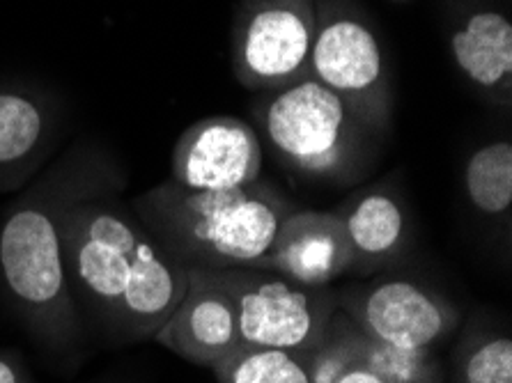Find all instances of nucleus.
I'll return each mask as SVG.
<instances>
[{"label":"nucleus","mask_w":512,"mask_h":383,"mask_svg":"<svg viewBox=\"0 0 512 383\" xmlns=\"http://www.w3.org/2000/svg\"><path fill=\"white\" fill-rule=\"evenodd\" d=\"M122 191H99L62 216V255L79 315L118 345L154 340L189 287V269L150 237Z\"/></svg>","instance_id":"f257e3e1"},{"label":"nucleus","mask_w":512,"mask_h":383,"mask_svg":"<svg viewBox=\"0 0 512 383\" xmlns=\"http://www.w3.org/2000/svg\"><path fill=\"white\" fill-rule=\"evenodd\" d=\"M127 186L111 159L72 152L23 189L0 225V273L7 296L30 335L53 354L69 356L83 345L62 255V216L83 198Z\"/></svg>","instance_id":"f03ea898"},{"label":"nucleus","mask_w":512,"mask_h":383,"mask_svg":"<svg viewBox=\"0 0 512 383\" xmlns=\"http://www.w3.org/2000/svg\"><path fill=\"white\" fill-rule=\"evenodd\" d=\"M150 237L186 269H253L294 209L274 186L193 191L161 182L131 200Z\"/></svg>","instance_id":"7ed1b4c3"},{"label":"nucleus","mask_w":512,"mask_h":383,"mask_svg":"<svg viewBox=\"0 0 512 383\" xmlns=\"http://www.w3.org/2000/svg\"><path fill=\"white\" fill-rule=\"evenodd\" d=\"M361 120L315 78L283 88L265 111V134L292 173L320 182H354L361 163Z\"/></svg>","instance_id":"20e7f679"},{"label":"nucleus","mask_w":512,"mask_h":383,"mask_svg":"<svg viewBox=\"0 0 512 383\" xmlns=\"http://www.w3.org/2000/svg\"><path fill=\"white\" fill-rule=\"evenodd\" d=\"M230 296L242 347L304 354L327 338L336 292L308 287L267 269H205Z\"/></svg>","instance_id":"39448f33"},{"label":"nucleus","mask_w":512,"mask_h":383,"mask_svg":"<svg viewBox=\"0 0 512 383\" xmlns=\"http://www.w3.org/2000/svg\"><path fill=\"white\" fill-rule=\"evenodd\" d=\"M315 42L306 0H251L237 33V74L248 88L301 83Z\"/></svg>","instance_id":"423d86ee"},{"label":"nucleus","mask_w":512,"mask_h":383,"mask_svg":"<svg viewBox=\"0 0 512 383\" xmlns=\"http://www.w3.org/2000/svg\"><path fill=\"white\" fill-rule=\"evenodd\" d=\"M336 299L363 333L402 349H430L460 322L451 301L411 280H379Z\"/></svg>","instance_id":"0eeeda50"},{"label":"nucleus","mask_w":512,"mask_h":383,"mask_svg":"<svg viewBox=\"0 0 512 383\" xmlns=\"http://www.w3.org/2000/svg\"><path fill=\"white\" fill-rule=\"evenodd\" d=\"M260 138L244 120L205 117L177 140L170 182L193 191H237L260 182Z\"/></svg>","instance_id":"6e6552de"},{"label":"nucleus","mask_w":512,"mask_h":383,"mask_svg":"<svg viewBox=\"0 0 512 383\" xmlns=\"http://www.w3.org/2000/svg\"><path fill=\"white\" fill-rule=\"evenodd\" d=\"M354 253L336 211L292 209L267 255L253 269H267L308 287H329L352 271Z\"/></svg>","instance_id":"1a4fd4ad"},{"label":"nucleus","mask_w":512,"mask_h":383,"mask_svg":"<svg viewBox=\"0 0 512 383\" xmlns=\"http://www.w3.org/2000/svg\"><path fill=\"white\" fill-rule=\"evenodd\" d=\"M154 340L184 361L209 370L242 347L230 296L205 269H189V287Z\"/></svg>","instance_id":"9d476101"},{"label":"nucleus","mask_w":512,"mask_h":383,"mask_svg":"<svg viewBox=\"0 0 512 383\" xmlns=\"http://www.w3.org/2000/svg\"><path fill=\"white\" fill-rule=\"evenodd\" d=\"M315 81L345 101L361 120L379 111L382 51L375 35L354 19H333L315 33L310 49Z\"/></svg>","instance_id":"9b49d317"},{"label":"nucleus","mask_w":512,"mask_h":383,"mask_svg":"<svg viewBox=\"0 0 512 383\" xmlns=\"http://www.w3.org/2000/svg\"><path fill=\"white\" fill-rule=\"evenodd\" d=\"M49 145V117L21 92L0 90V191L33 182Z\"/></svg>","instance_id":"f8f14e48"},{"label":"nucleus","mask_w":512,"mask_h":383,"mask_svg":"<svg viewBox=\"0 0 512 383\" xmlns=\"http://www.w3.org/2000/svg\"><path fill=\"white\" fill-rule=\"evenodd\" d=\"M336 214L343 218L352 246V269L370 271L389 264L405 244V211L389 193L366 191L347 200Z\"/></svg>","instance_id":"ddd939ff"},{"label":"nucleus","mask_w":512,"mask_h":383,"mask_svg":"<svg viewBox=\"0 0 512 383\" xmlns=\"http://www.w3.org/2000/svg\"><path fill=\"white\" fill-rule=\"evenodd\" d=\"M453 56L480 88H508L512 74V26L499 12H478L453 35Z\"/></svg>","instance_id":"4468645a"},{"label":"nucleus","mask_w":512,"mask_h":383,"mask_svg":"<svg viewBox=\"0 0 512 383\" xmlns=\"http://www.w3.org/2000/svg\"><path fill=\"white\" fill-rule=\"evenodd\" d=\"M338 328L354 358L391 383H439L437 363L430 349H402L370 338L347 315L338 310Z\"/></svg>","instance_id":"2eb2a0df"},{"label":"nucleus","mask_w":512,"mask_h":383,"mask_svg":"<svg viewBox=\"0 0 512 383\" xmlns=\"http://www.w3.org/2000/svg\"><path fill=\"white\" fill-rule=\"evenodd\" d=\"M464 191L480 214H506L512 205V143L499 140L473 152L464 168Z\"/></svg>","instance_id":"dca6fc26"},{"label":"nucleus","mask_w":512,"mask_h":383,"mask_svg":"<svg viewBox=\"0 0 512 383\" xmlns=\"http://www.w3.org/2000/svg\"><path fill=\"white\" fill-rule=\"evenodd\" d=\"M212 372L219 383H313L301 354L278 349L239 347Z\"/></svg>","instance_id":"f3484780"},{"label":"nucleus","mask_w":512,"mask_h":383,"mask_svg":"<svg viewBox=\"0 0 512 383\" xmlns=\"http://www.w3.org/2000/svg\"><path fill=\"white\" fill-rule=\"evenodd\" d=\"M462 383H512V340L492 335L473 345L460 367Z\"/></svg>","instance_id":"a211bd4d"},{"label":"nucleus","mask_w":512,"mask_h":383,"mask_svg":"<svg viewBox=\"0 0 512 383\" xmlns=\"http://www.w3.org/2000/svg\"><path fill=\"white\" fill-rule=\"evenodd\" d=\"M333 383H391L386 381L382 374H377L375 370H370L368 365H363L352 358L343 370L338 372V377L333 379Z\"/></svg>","instance_id":"6ab92c4d"},{"label":"nucleus","mask_w":512,"mask_h":383,"mask_svg":"<svg viewBox=\"0 0 512 383\" xmlns=\"http://www.w3.org/2000/svg\"><path fill=\"white\" fill-rule=\"evenodd\" d=\"M0 383H33L30 374L17 356L0 354Z\"/></svg>","instance_id":"aec40b11"}]
</instances>
